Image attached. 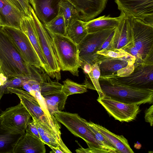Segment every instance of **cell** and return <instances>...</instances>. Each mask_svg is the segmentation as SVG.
<instances>
[{"label":"cell","mask_w":153,"mask_h":153,"mask_svg":"<svg viewBox=\"0 0 153 153\" xmlns=\"http://www.w3.org/2000/svg\"><path fill=\"white\" fill-rule=\"evenodd\" d=\"M0 71L8 78L27 77L37 79V69L26 62L8 36L0 27Z\"/></svg>","instance_id":"6da1fadb"},{"label":"cell","mask_w":153,"mask_h":153,"mask_svg":"<svg viewBox=\"0 0 153 153\" xmlns=\"http://www.w3.org/2000/svg\"><path fill=\"white\" fill-rule=\"evenodd\" d=\"M128 17L131 25L132 41L123 50L135 57L134 65L153 62V25Z\"/></svg>","instance_id":"7a4b0ae2"},{"label":"cell","mask_w":153,"mask_h":153,"mask_svg":"<svg viewBox=\"0 0 153 153\" xmlns=\"http://www.w3.org/2000/svg\"><path fill=\"white\" fill-rule=\"evenodd\" d=\"M56 120L64 125L75 136L86 143L88 147L84 149V153H107L109 151L96 139L85 119L77 113L59 111L53 114Z\"/></svg>","instance_id":"3957f363"},{"label":"cell","mask_w":153,"mask_h":153,"mask_svg":"<svg viewBox=\"0 0 153 153\" xmlns=\"http://www.w3.org/2000/svg\"><path fill=\"white\" fill-rule=\"evenodd\" d=\"M99 82L104 95L123 103L139 105L153 103V90L133 88L100 77Z\"/></svg>","instance_id":"277c9868"},{"label":"cell","mask_w":153,"mask_h":153,"mask_svg":"<svg viewBox=\"0 0 153 153\" xmlns=\"http://www.w3.org/2000/svg\"><path fill=\"white\" fill-rule=\"evenodd\" d=\"M48 32L51 38L61 70L68 71L78 76L81 62L78 45L66 36Z\"/></svg>","instance_id":"5b68a950"},{"label":"cell","mask_w":153,"mask_h":153,"mask_svg":"<svg viewBox=\"0 0 153 153\" xmlns=\"http://www.w3.org/2000/svg\"><path fill=\"white\" fill-rule=\"evenodd\" d=\"M4 93L16 94L31 117H35L44 124L55 135L59 142L64 146L67 147L62 139L60 123L55 117H50L45 113L34 97L26 91L18 88H7Z\"/></svg>","instance_id":"8992f818"},{"label":"cell","mask_w":153,"mask_h":153,"mask_svg":"<svg viewBox=\"0 0 153 153\" xmlns=\"http://www.w3.org/2000/svg\"><path fill=\"white\" fill-rule=\"evenodd\" d=\"M134 66L133 71L127 76L103 77L133 88L153 90V62L143 63Z\"/></svg>","instance_id":"52a82bcc"},{"label":"cell","mask_w":153,"mask_h":153,"mask_svg":"<svg viewBox=\"0 0 153 153\" xmlns=\"http://www.w3.org/2000/svg\"><path fill=\"white\" fill-rule=\"evenodd\" d=\"M135 59L128 53L120 57H111L98 54L96 62L99 68L100 77L125 76L134 69Z\"/></svg>","instance_id":"ba28073f"},{"label":"cell","mask_w":153,"mask_h":153,"mask_svg":"<svg viewBox=\"0 0 153 153\" xmlns=\"http://www.w3.org/2000/svg\"><path fill=\"white\" fill-rule=\"evenodd\" d=\"M1 27L24 61L39 70H42V65L35 50L28 37L21 30L7 26Z\"/></svg>","instance_id":"9c48e42d"},{"label":"cell","mask_w":153,"mask_h":153,"mask_svg":"<svg viewBox=\"0 0 153 153\" xmlns=\"http://www.w3.org/2000/svg\"><path fill=\"white\" fill-rule=\"evenodd\" d=\"M31 11L38 33L41 47L49 68V76L57 80H60L61 69L51 38L43 24L37 18L33 8Z\"/></svg>","instance_id":"30bf717a"},{"label":"cell","mask_w":153,"mask_h":153,"mask_svg":"<svg viewBox=\"0 0 153 153\" xmlns=\"http://www.w3.org/2000/svg\"><path fill=\"white\" fill-rule=\"evenodd\" d=\"M116 28L88 33L85 36L78 45L81 65L86 63L91 65L95 63L98 55L97 52Z\"/></svg>","instance_id":"8fae6325"},{"label":"cell","mask_w":153,"mask_h":153,"mask_svg":"<svg viewBox=\"0 0 153 153\" xmlns=\"http://www.w3.org/2000/svg\"><path fill=\"white\" fill-rule=\"evenodd\" d=\"M0 116L4 127L14 133H24L32 120L29 112L20 102L15 106L7 108L1 113Z\"/></svg>","instance_id":"7c38bea8"},{"label":"cell","mask_w":153,"mask_h":153,"mask_svg":"<svg viewBox=\"0 0 153 153\" xmlns=\"http://www.w3.org/2000/svg\"><path fill=\"white\" fill-rule=\"evenodd\" d=\"M118 9L128 17L153 25V0H115Z\"/></svg>","instance_id":"4fadbf2b"},{"label":"cell","mask_w":153,"mask_h":153,"mask_svg":"<svg viewBox=\"0 0 153 153\" xmlns=\"http://www.w3.org/2000/svg\"><path fill=\"white\" fill-rule=\"evenodd\" d=\"M97 100L110 116L121 122L133 121L140 112L138 105L123 103L105 95L102 97L99 96Z\"/></svg>","instance_id":"5bb4252c"},{"label":"cell","mask_w":153,"mask_h":153,"mask_svg":"<svg viewBox=\"0 0 153 153\" xmlns=\"http://www.w3.org/2000/svg\"><path fill=\"white\" fill-rule=\"evenodd\" d=\"M41 94L44 98L49 99L56 103L59 111L64 108L68 97L62 91V85L58 81H52L49 76L44 72L42 74Z\"/></svg>","instance_id":"9a60e30c"},{"label":"cell","mask_w":153,"mask_h":153,"mask_svg":"<svg viewBox=\"0 0 153 153\" xmlns=\"http://www.w3.org/2000/svg\"><path fill=\"white\" fill-rule=\"evenodd\" d=\"M20 25L21 30L28 37L35 50L43 70L49 75V68L41 47L38 33L33 16L25 15L21 20Z\"/></svg>","instance_id":"2e32d148"},{"label":"cell","mask_w":153,"mask_h":153,"mask_svg":"<svg viewBox=\"0 0 153 153\" xmlns=\"http://www.w3.org/2000/svg\"><path fill=\"white\" fill-rule=\"evenodd\" d=\"M77 10L79 19L88 21L97 16L105 9L108 0H67Z\"/></svg>","instance_id":"e0dca14e"},{"label":"cell","mask_w":153,"mask_h":153,"mask_svg":"<svg viewBox=\"0 0 153 153\" xmlns=\"http://www.w3.org/2000/svg\"><path fill=\"white\" fill-rule=\"evenodd\" d=\"M25 15L11 0H0V27L7 26L21 30L20 21Z\"/></svg>","instance_id":"ac0fdd59"},{"label":"cell","mask_w":153,"mask_h":153,"mask_svg":"<svg viewBox=\"0 0 153 153\" xmlns=\"http://www.w3.org/2000/svg\"><path fill=\"white\" fill-rule=\"evenodd\" d=\"M61 0H30L35 14L44 25L59 13V4Z\"/></svg>","instance_id":"d6986e66"},{"label":"cell","mask_w":153,"mask_h":153,"mask_svg":"<svg viewBox=\"0 0 153 153\" xmlns=\"http://www.w3.org/2000/svg\"><path fill=\"white\" fill-rule=\"evenodd\" d=\"M132 41L131 25L129 17L124 14L115 28L111 40V50H123Z\"/></svg>","instance_id":"ffe728a7"},{"label":"cell","mask_w":153,"mask_h":153,"mask_svg":"<svg viewBox=\"0 0 153 153\" xmlns=\"http://www.w3.org/2000/svg\"><path fill=\"white\" fill-rule=\"evenodd\" d=\"M45 144L25 132L15 145L12 153H45Z\"/></svg>","instance_id":"44dd1931"},{"label":"cell","mask_w":153,"mask_h":153,"mask_svg":"<svg viewBox=\"0 0 153 153\" xmlns=\"http://www.w3.org/2000/svg\"><path fill=\"white\" fill-rule=\"evenodd\" d=\"M86 123L103 135L112 144L118 153H134L127 140L123 135H116L104 127L91 121L86 120Z\"/></svg>","instance_id":"7402d4cb"},{"label":"cell","mask_w":153,"mask_h":153,"mask_svg":"<svg viewBox=\"0 0 153 153\" xmlns=\"http://www.w3.org/2000/svg\"><path fill=\"white\" fill-rule=\"evenodd\" d=\"M124 15V14L121 12L120 16L117 17H111L110 15H104L85 22L88 33L116 27Z\"/></svg>","instance_id":"603a6c76"},{"label":"cell","mask_w":153,"mask_h":153,"mask_svg":"<svg viewBox=\"0 0 153 153\" xmlns=\"http://www.w3.org/2000/svg\"><path fill=\"white\" fill-rule=\"evenodd\" d=\"M32 119L43 142L45 144L48 146L59 147L65 153H72L67 147L64 146L59 142L55 135L44 124L35 117H32Z\"/></svg>","instance_id":"cb8c5ba5"},{"label":"cell","mask_w":153,"mask_h":153,"mask_svg":"<svg viewBox=\"0 0 153 153\" xmlns=\"http://www.w3.org/2000/svg\"><path fill=\"white\" fill-rule=\"evenodd\" d=\"M88 34L85 22L79 19H74L66 26V36L77 45Z\"/></svg>","instance_id":"d4e9b609"},{"label":"cell","mask_w":153,"mask_h":153,"mask_svg":"<svg viewBox=\"0 0 153 153\" xmlns=\"http://www.w3.org/2000/svg\"><path fill=\"white\" fill-rule=\"evenodd\" d=\"M0 116V153H12L16 142L24 133L11 132L6 130L1 124Z\"/></svg>","instance_id":"484cf974"},{"label":"cell","mask_w":153,"mask_h":153,"mask_svg":"<svg viewBox=\"0 0 153 153\" xmlns=\"http://www.w3.org/2000/svg\"><path fill=\"white\" fill-rule=\"evenodd\" d=\"M86 75L84 84L87 86L88 88L97 91L99 97L104 96V95L101 90L99 82L100 73L99 67L97 63L91 65V72Z\"/></svg>","instance_id":"4316f807"},{"label":"cell","mask_w":153,"mask_h":153,"mask_svg":"<svg viewBox=\"0 0 153 153\" xmlns=\"http://www.w3.org/2000/svg\"><path fill=\"white\" fill-rule=\"evenodd\" d=\"M44 25L48 31L66 36V25L64 17L62 14H59L50 22Z\"/></svg>","instance_id":"83f0119b"},{"label":"cell","mask_w":153,"mask_h":153,"mask_svg":"<svg viewBox=\"0 0 153 153\" xmlns=\"http://www.w3.org/2000/svg\"><path fill=\"white\" fill-rule=\"evenodd\" d=\"M59 14L63 16L66 26L74 19H79L76 9L67 0H61L59 3Z\"/></svg>","instance_id":"f1b7e54d"},{"label":"cell","mask_w":153,"mask_h":153,"mask_svg":"<svg viewBox=\"0 0 153 153\" xmlns=\"http://www.w3.org/2000/svg\"><path fill=\"white\" fill-rule=\"evenodd\" d=\"M62 91L67 96L77 94H82L87 91V86L84 84H79L69 79L63 82Z\"/></svg>","instance_id":"f546056e"},{"label":"cell","mask_w":153,"mask_h":153,"mask_svg":"<svg viewBox=\"0 0 153 153\" xmlns=\"http://www.w3.org/2000/svg\"><path fill=\"white\" fill-rule=\"evenodd\" d=\"M33 78L27 77L8 78L6 83L0 88V100L7 88H19L25 82Z\"/></svg>","instance_id":"4dcf8cb0"},{"label":"cell","mask_w":153,"mask_h":153,"mask_svg":"<svg viewBox=\"0 0 153 153\" xmlns=\"http://www.w3.org/2000/svg\"><path fill=\"white\" fill-rule=\"evenodd\" d=\"M88 125L94 133L96 139L102 144L109 151L110 153H118L112 144L103 135L93 127Z\"/></svg>","instance_id":"1f68e13d"},{"label":"cell","mask_w":153,"mask_h":153,"mask_svg":"<svg viewBox=\"0 0 153 153\" xmlns=\"http://www.w3.org/2000/svg\"><path fill=\"white\" fill-rule=\"evenodd\" d=\"M15 6L26 16H32L30 0H11Z\"/></svg>","instance_id":"d6a6232c"},{"label":"cell","mask_w":153,"mask_h":153,"mask_svg":"<svg viewBox=\"0 0 153 153\" xmlns=\"http://www.w3.org/2000/svg\"><path fill=\"white\" fill-rule=\"evenodd\" d=\"M100 54L111 57H120L124 56L128 53L122 49H113L110 50H102L97 52Z\"/></svg>","instance_id":"836d02e7"},{"label":"cell","mask_w":153,"mask_h":153,"mask_svg":"<svg viewBox=\"0 0 153 153\" xmlns=\"http://www.w3.org/2000/svg\"><path fill=\"white\" fill-rule=\"evenodd\" d=\"M25 132L37 138L43 142L37 127L32 120L27 126Z\"/></svg>","instance_id":"e575fe53"},{"label":"cell","mask_w":153,"mask_h":153,"mask_svg":"<svg viewBox=\"0 0 153 153\" xmlns=\"http://www.w3.org/2000/svg\"><path fill=\"white\" fill-rule=\"evenodd\" d=\"M47 108L50 114L53 115L54 113L59 111L58 104L55 102L47 98H44Z\"/></svg>","instance_id":"d590c367"},{"label":"cell","mask_w":153,"mask_h":153,"mask_svg":"<svg viewBox=\"0 0 153 153\" xmlns=\"http://www.w3.org/2000/svg\"><path fill=\"white\" fill-rule=\"evenodd\" d=\"M145 119L146 122L149 123L151 126L153 125V105H152L145 112Z\"/></svg>","instance_id":"8d00e7d4"},{"label":"cell","mask_w":153,"mask_h":153,"mask_svg":"<svg viewBox=\"0 0 153 153\" xmlns=\"http://www.w3.org/2000/svg\"><path fill=\"white\" fill-rule=\"evenodd\" d=\"M115 30L113 31L111 34L109 36L105 41L103 44L99 51L102 50H110L111 48L110 46L111 40L114 35Z\"/></svg>","instance_id":"74e56055"},{"label":"cell","mask_w":153,"mask_h":153,"mask_svg":"<svg viewBox=\"0 0 153 153\" xmlns=\"http://www.w3.org/2000/svg\"><path fill=\"white\" fill-rule=\"evenodd\" d=\"M91 64L86 63L81 65L80 67L82 68L84 72L86 74L91 72Z\"/></svg>","instance_id":"f35d334b"},{"label":"cell","mask_w":153,"mask_h":153,"mask_svg":"<svg viewBox=\"0 0 153 153\" xmlns=\"http://www.w3.org/2000/svg\"><path fill=\"white\" fill-rule=\"evenodd\" d=\"M52 151L50 152V153H65L59 147H54L51 146H49Z\"/></svg>","instance_id":"ab89813d"},{"label":"cell","mask_w":153,"mask_h":153,"mask_svg":"<svg viewBox=\"0 0 153 153\" xmlns=\"http://www.w3.org/2000/svg\"><path fill=\"white\" fill-rule=\"evenodd\" d=\"M141 145L140 143H139L138 142H137V143H135L134 144V147L137 149H139L141 147V146H138Z\"/></svg>","instance_id":"60d3db41"},{"label":"cell","mask_w":153,"mask_h":153,"mask_svg":"<svg viewBox=\"0 0 153 153\" xmlns=\"http://www.w3.org/2000/svg\"></svg>","instance_id":"b9f144b4"}]
</instances>
